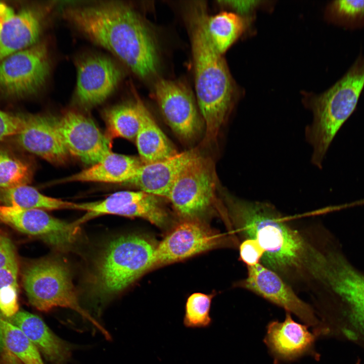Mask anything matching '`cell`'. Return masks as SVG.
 <instances>
[{"mask_svg":"<svg viewBox=\"0 0 364 364\" xmlns=\"http://www.w3.org/2000/svg\"><path fill=\"white\" fill-rule=\"evenodd\" d=\"M63 17L85 36L118 58L141 78L154 74L159 63L153 35L132 8L103 2L65 9Z\"/></svg>","mask_w":364,"mask_h":364,"instance_id":"obj_1","label":"cell"},{"mask_svg":"<svg viewBox=\"0 0 364 364\" xmlns=\"http://www.w3.org/2000/svg\"><path fill=\"white\" fill-rule=\"evenodd\" d=\"M224 208L236 230L256 240L264 250L265 267L281 277L310 272L318 248L310 246L271 203L237 197L221 189Z\"/></svg>","mask_w":364,"mask_h":364,"instance_id":"obj_2","label":"cell"},{"mask_svg":"<svg viewBox=\"0 0 364 364\" xmlns=\"http://www.w3.org/2000/svg\"><path fill=\"white\" fill-rule=\"evenodd\" d=\"M208 18L205 4L193 5L189 26L198 106L205 128V144L216 140L232 109L235 96L225 62L209 34Z\"/></svg>","mask_w":364,"mask_h":364,"instance_id":"obj_3","label":"cell"},{"mask_svg":"<svg viewBox=\"0 0 364 364\" xmlns=\"http://www.w3.org/2000/svg\"><path fill=\"white\" fill-rule=\"evenodd\" d=\"M363 87L364 55H360L339 80L312 100L313 119L304 134L312 149L310 162L314 166L322 168L332 142L355 110Z\"/></svg>","mask_w":364,"mask_h":364,"instance_id":"obj_4","label":"cell"},{"mask_svg":"<svg viewBox=\"0 0 364 364\" xmlns=\"http://www.w3.org/2000/svg\"><path fill=\"white\" fill-rule=\"evenodd\" d=\"M156 247L136 234L111 240L97 263L93 279L96 296L105 299L116 294L154 267Z\"/></svg>","mask_w":364,"mask_h":364,"instance_id":"obj_5","label":"cell"},{"mask_svg":"<svg viewBox=\"0 0 364 364\" xmlns=\"http://www.w3.org/2000/svg\"><path fill=\"white\" fill-rule=\"evenodd\" d=\"M22 281L29 303L37 310L71 309L110 339L108 332L80 305L69 268L61 259L47 257L32 261L23 271Z\"/></svg>","mask_w":364,"mask_h":364,"instance_id":"obj_6","label":"cell"},{"mask_svg":"<svg viewBox=\"0 0 364 364\" xmlns=\"http://www.w3.org/2000/svg\"><path fill=\"white\" fill-rule=\"evenodd\" d=\"M219 186L214 162L199 153L179 174L167 199L183 220H199L213 208Z\"/></svg>","mask_w":364,"mask_h":364,"instance_id":"obj_7","label":"cell"},{"mask_svg":"<svg viewBox=\"0 0 364 364\" xmlns=\"http://www.w3.org/2000/svg\"><path fill=\"white\" fill-rule=\"evenodd\" d=\"M50 69L48 50L44 43L16 52L0 62V89L12 96L32 95L44 85Z\"/></svg>","mask_w":364,"mask_h":364,"instance_id":"obj_8","label":"cell"},{"mask_svg":"<svg viewBox=\"0 0 364 364\" xmlns=\"http://www.w3.org/2000/svg\"><path fill=\"white\" fill-rule=\"evenodd\" d=\"M154 90L162 114L173 132L185 142L196 140L205 125L189 90L177 81L164 79L156 83Z\"/></svg>","mask_w":364,"mask_h":364,"instance_id":"obj_9","label":"cell"},{"mask_svg":"<svg viewBox=\"0 0 364 364\" xmlns=\"http://www.w3.org/2000/svg\"><path fill=\"white\" fill-rule=\"evenodd\" d=\"M247 268V277L239 283L241 287L295 315L319 335L321 323L315 311L296 295L279 275L259 263Z\"/></svg>","mask_w":364,"mask_h":364,"instance_id":"obj_10","label":"cell"},{"mask_svg":"<svg viewBox=\"0 0 364 364\" xmlns=\"http://www.w3.org/2000/svg\"><path fill=\"white\" fill-rule=\"evenodd\" d=\"M74 101L83 108H92L104 102L116 90L123 72L113 60L92 55L78 61Z\"/></svg>","mask_w":364,"mask_h":364,"instance_id":"obj_11","label":"cell"},{"mask_svg":"<svg viewBox=\"0 0 364 364\" xmlns=\"http://www.w3.org/2000/svg\"><path fill=\"white\" fill-rule=\"evenodd\" d=\"M54 120L68 153L83 163L93 165L111 151L108 138L84 115L68 111Z\"/></svg>","mask_w":364,"mask_h":364,"instance_id":"obj_12","label":"cell"},{"mask_svg":"<svg viewBox=\"0 0 364 364\" xmlns=\"http://www.w3.org/2000/svg\"><path fill=\"white\" fill-rule=\"evenodd\" d=\"M0 221L23 233L39 237L58 249H65L76 240L79 226L55 218L43 210L0 205Z\"/></svg>","mask_w":364,"mask_h":364,"instance_id":"obj_13","label":"cell"},{"mask_svg":"<svg viewBox=\"0 0 364 364\" xmlns=\"http://www.w3.org/2000/svg\"><path fill=\"white\" fill-rule=\"evenodd\" d=\"M221 235L199 220H183L156 247L154 266L181 260L223 244Z\"/></svg>","mask_w":364,"mask_h":364,"instance_id":"obj_14","label":"cell"},{"mask_svg":"<svg viewBox=\"0 0 364 364\" xmlns=\"http://www.w3.org/2000/svg\"><path fill=\"white\" fill-rule=\"evenodd\" d=\"M316 337L308 326L295 321L287 312L283 322L268 324L264 341L275 361L279 363L314 354Z\"/></svg>","mask_w":364,"mask_h":364,"instance_id":"obj_15","label":"cell"},{"mask_svg":"<svg viewBox=\"0 0 364 364\" xmlns=\"http://www.w3.org/2000/svg\"><path fill=\"white\" fill-rule=\"evenodd\" d=\"M17 142L27 151L54 164H62L68 153L56 127L54 117L45 115H23Z\"/></svg>","mask_w":364,"mask_h":364,"instance_id":"obj_16","label":"cell"},{"mask_svg":"<svg viewBox=\"0 0 364 364\" xmlns=\"http://www.w3.org/2000/svg\"><path fill=\"white\" fill-rule=\"evenodd\" d=\"M199 153L198 149H192L162 160L143 164L127 183L140 191L167 199L179 174Z\"/></svg>","mask_w":364,"mask_h":364,"instance_id":"obj_17","label":"cell"},{"mask_svg":"<svg viewBox=\"0 0 364 364\" xmlns=\"http://www.w3.org/2000/svg\"><path fill=\"white\" fill-rule=\"evenodd\" d=\"M47 11L26 8L3 23L0 35V62L37 42Z\"/></svg>","mask_w":364,"mask_h":364,"instance_id":"obj_18","label":"cell"},{"mask_svg":"<svg viewBox=\"0 0 364 364\" xmlns=\"http://www.w3.org/2000/svg\"><path fill=\"white\" fill-rule=\"evenodd\" d=\"M7 320L19 327L48 361L64 364L70 358L73 345L57 336L37 315L20 311Z\"/></svg>","mask_w":364,"mask_h":364,"instance_id":"obj_19","label":"cell"},{"mask_svg":"<svg viewBox=\"0 0 364 364\" xmlns=\"http://www.w3.org/2000/svg\"><path fill=\"white\" fill-rule=\"evenodd\" d=\"M143 164L139 157L111 151L96 163L60 182L127 183Z\"/></svg>","mask_w":364,"mask_h":364,"instance_id":"obj_20","label":"cell"},{"mask_svg":"<svg viewBox=\"0 0 364 364\" xmlns=\"http://www.w3.org/2000/svg\"><path fill=\"white\" fill-rule=\"evenodd\" d=\"M135 140L143 164L162 160L178 153L141 101L140 125Z\"/></svg>","mask_w":364,"mask_h":364,"instance_id":"obj_21","label":"cell"},{"mask_svg":"<svg viewBox=\"0 0 364 364\" xmlns=\"http://www.w3.org/2000/svg\"><path fill=\"white\" fill-rule=\"evenodd\" d=\"M140 102L136 99L105 110L103 117L111 137L135 139L140 125Z\"/></svg>","mask_w":364,"mask_h":364,"instance_id":"obj_22","label":"cell"},{"mask_svg":"<svg viewBox=\"0 0 364 364\" xmlns=\"http://www.w3.org/2000/svg\"><path fill=\"white\" fill-rule=\"evenodd\" d=\"M143 191H123L113 193L104 200L96 202L74 203V210H82L85 213L74 223H81L102 215L113 214L124 216L129 205L138 199Z\"/></svg>","mask_w":364,"mask_h":364,"instance_id":"obj_23","label":"cell"},{"mask_svg":"<svg viewBox=\"0 0 364 364\" xmlns=\"http://www.w3.org/2000/svg\"><path fill=\"white\" fill-rule=\"evenodd\" d=\"M207 29L217 50L222 54L239 37L245 28L244 19L231 12H221L208 17Z\"/></svg>","mask_w":364,"mask_h":364,"instance_id":"obj_24","label":"cell"},{"mask_svg":"<svg viewBox=\"0 0 364 364\" xmlns=\"http://www.w3.org/2000/svg\"><path fill=\"white\" fill-rule=\"evenodd\" d=\"M4 198L10 205L43 210L74 209L75 203L46 196L26 185L6 190Z\"/></svg>","mask_w":364,"mask_h":364,"instance_id":"obj_25","label":"cell"},{"mask_svg":"<svg viewBox=\"0 0 364 364\" xmlns=\"http://www.w3.org/2000/svg\"><path fill=\"white\" fill-rule=\"evenodd\" d=\"M0 331L8 349L23 364H44L40 353L23 332L0 316Z\"/></svg>","mask_w":364,"mask_h":364,"instance_id":"obj_26","label":"cell"},{"mask_svg":"<svg viewBox=\"0 0 364 364\" xmlns=\"http://www.w3.org/2000/svg\"><path fill=\"white\" fill-rule=\"evenodd\" d=\"M214 295L195 292L187 298L183 319L186 328H205L211 325L210 309Z\"/></svg>","mask_w":364,"mask_h":364,"instance_id":"obj_27","label":"cell"},{"mask_svg":"<svg viewBox=\"0 0 364 364\" xmlns=\"http://www.w3.org/2000/svg\"><path fill=\"white\" fill-rule=\"evenodd\" d=\"M29 166L7 152L0 151V190L26 185L30 178Z\"/></svg>","mask_w":364,"mask_h":364,"instance_id":"obj_28","label":"cell"},{"mask_svg":"<svg viewBox=\"0 0 364 364\" xmlns=\"http://www.w3.org/2000/svg\"><path fill=\"white\" fill-rule=\"evenodd\" d=\"M332 20L344 27L353 29L364 26V1H335L329 6Z\"/></svg>","mask_w":364,"mask_h":364,"instance_id":"obj_29","label":"cell"},{"mask_svg":"<svg viewBox=\"0 0 364 364\" xmlns=\"http://www.w3.org/2000/svg\"><path fill=\"white\" fill-rule=\"evenodd\" d=\"M18 284L6 286L0 289V316L9 319L19 311Z\"/></svg>","mask_w":364,"mask_h":364,"instance_id":"obj_30","label":"cell"},{"mask_svg":"<svg viewBox=\"0 0 364 364\" xmlns=\"http://www.w3.org/2000/svg\"><path fill=\"white\" fill-rule=\"evenodd\" d=\"M240 258L247 266L259 263L264 254V250L258 241L254 239H246L239 247Z\"/></svg>","mask_w":364,"mask_h":364,"instance_id":"obj_31","label":"cell"},{"mask_svg":"<svg viewBox=\"0 0 364 364\" xmlns=\"http://www.w3.org/2000/svg\"><path fill=\"white\" fill-rule=\"evenodd\" d=\"M23 116L15 115L0 110V141L20 131Z\"/></svg>","mask_w":364,"mask_h":364,"instance_id":"obj_32","label":"cell"},{"mask_svg":"<svg viewBox=\"0 0 364 364\" xmlns=\"http://www.w3.org/2000/svg\"><path fill=\"white\" fill-rule=\"evenodd\" d=\"M15 263L18 262L14 246L0 230V269Z\"/></svg>","mask_w":364,"mask_h":364,"instance_id":"obj_33","label":"cell"},{"mask_svg":"<svg viewBox=\"0 0 364 364\" xmlns=\"http://www.w3.org/2000/svg\"><path fill=\"white\" fill-rule=\"evenodd\" d=\"M18 263L13 264L0 269V289L6 286L18 284Z\"/></svg>","mask_w":364,"mask_h":364,"instance_id":"obj_34","label":"cell"},{"mask_svg":"<svg viewBox=\"0 0 364 364\" xmlns=\"http://www.w3.org/2000/svg\"><path fill=\"white\" fill-rule=\"evenodd\" d=\"M223 5L228 6L240 13H247L257 4V1H220Z\"/></svg>","mask_w":364,"mask_h":364,"instance_id":"obj_35","label":"cell"},{"mask_svg":"<svg viewBox=\"0 0 364 364\" xmlns=\"http://www.w3.org/2000/svg\"><path fill=\"white\" fill-rule=\"evenodd\" d=\"M21 363L6 347L0 331V364H21Z\"/></svg>","mask_w":364,"mask_h":364,"instance_id":"obj_36","label":"cell"},{"mask_svg":"<svg viewBox=\"0 0 364 364\" xmlns=\"http://www.w3.org/2000/svg\"><path fill=\"white\" fill-rule=\"evenodd\" d=\"M14 15V11L11 8L0 2V20L3 23L11 18Z\"/></svg>","mask_w":364,"mask_h":364,"instance_id":"obj_37","label":"cell"},{"mask_svg":"<svg viewBox=\"0 0 364 364\" xmlns=\"http://www.w3.org/2000/svg\"><path fill=\"white\" fill-rule=\"evenodd\" d=\"M3 22L0 20V35L3 28Z\"/></svg>","mask_w":364,"mask_h":364,"instance_id":"obj_38","label":"cell"},{"mask_svg":"<svg viewBox=\"0 0 364 364\" xmlns=\"http://www.w3.org/2000/svg\"><path fill=\"white\" fill-rule=\"evenodd\" d=\"M357 364H360V362H359V363H357Z\"/></svg>","mask_w":364,"mask_h":364,"instance_id":"obj_39","label":"cell"}]
</instances>
